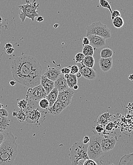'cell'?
<instances>
[{
    "mask_svg": "<svg viewBox=\"0 0 133 165\" xmlns=\"http://www.w3.org/2000/svg\"><path fill=\"white\" fill-rule=\"evenodd\" d=\"M11 72L15 81L29 88L40 83L42 66L33 56L23 55L15 58L11 63Z\"/></svg>",
    "mask_w": 133,
    "mask_h": 165,
    "instance_id": "obj_1",
    "label": "cell"
},
{
    "mask_svg": "<svg viewBox=\"0 0 133 165\" xmlns=\"http://www.w3.org/2000/svg\"><path fill=\"white\" fill-rule=\"evenodd\" d=\"M17 138L12 132L4 135L3 142L0 146V165H13L18 152Z\"/></svg>",
    "mask_w": 133,
    "mask_h": 165,
    "instance_id": "obj_2",
    "label": "cell"
},
{
    "mask_svg": "<svg viewBox=\"0 0 133 165\" xmlns=\"http://www.w3.org/2000/svg\"><path fill=\"white\" fill-rule=\"evenodd\" d=\"M88 145L81 142H75L73 144L70 148V153L69 154L72 165H78L81 160L84 161L85 160L89 159L87 152Z\"/></svg>",
    "mask_w": 133,
    "mask_h": 165,
    "instance_id": "obj_3",
    "label": "cell"
},
{
    "mask_svg": "<svg viewBox=\"0 0 133 165\" xmlns=\"http://www.w3.org/2000/svg\"><path fill=\"white\" fill-rule=\"evenodd\" d=\"M103 134H95L90 138V142L87 147V154L89 159H98L103 154L101 146V141Z\"/></svg>",
    "mask_w": 133,
    "mask_h": 165,
    "instance_id": "obj_4",
    "label": "cell"
},
{
    "mask_svg": "<svg viewBox=\"0 0 133 165\" xmlns=\"http://www.w3.org/2000/svg\"><path fill=\"white\" fill-rule=\"evenodd\" d=\"M26 4H22L19 6L21 12L19 14V17L22 22H24L26 18L31 19L32 21H34L36 17H38V8L39 5L38 4L36 0H33V2L31 3L30 0H26Z\"/></svg>",
    "mask_w": 133,
    "mask_h": 165,
    "instance_id": "obj_5",
    "label": "cell"
},
{
    "mask_svg": "<svg viewBox=\"0 0 133 165\" xmlns=\"http://www.w3.org/2000/svg\"><path fill=\"white\" fill-rule=\"evenodd\" d=\"M86 29V36L90 35H96L103 37L105 39H109L111 37V31L109 27L100 21H96L87 26Z\"/></svg>",
    "mask_w": 133,
    "mask_h": 165,
    "instance_id": "obj_6",
    "label": "cell"
},
{
    "mask_svg": "<svg viewBox=\"0 0 133 165\" xmlns=\"http://www.w3.org/2000/svg\"><path fill=\"white\" fill-rule=\"evenodd\" d=\"M47 92L43 87L39 84L33 88H30L27 90L26 95L27 100L38 102L42 98L47 97Z\"/></svg>",
    "mask_w": 133,
    "mask_h": 165,
    "instance_id": "obj_7",
    "label": "cell"
},
{
    "mask_svg": "<svg viewBox=\"0 0 133 165\" xmlns=\"http://www.w3.org/2000/svg\"><path fill=\"white\" fill-rule=\"evenodd\" d=\"M116 137L103 133L101 141L102 150L104 153L108 152L114 148L116 144Z\"/></svg>",
    "mask_w": 133,
    "mask_h": 165,
    "instance_id": "obj_8",
    "label": "cell"
},
{
    "mask_svg": "<svg viewBox=\"0 0 133 165\" xmlns=\"http://www.w3.org/2000/svg\"><path fill=\"white\" fill-rule=\"evenodd\" d=\"M74 94V91L70 88H69L66 90L59 92L57 100L61 103L66 109L71 104Z\"/></svg>",
    "mask_w": 133,
    "mask_h": 165,
    "instance_id": "obj_9",
    "label": "cell"
},
{
    "mask_svg": "<svg viewBox=\"0 0 133 165\" xmlns=\"http://www.w3.org/2000/svg\"><path fill=\"white\" fill-rule=\"evenodd\" d=\"M25 121L30 124H37L39 122L41 117L40 111L38 109H30L25 113Z\"/></svg>",
    "mask_w": 133,
    "mask_h": 165,
    "instance_id": "obj_10",
    "label": "cell"
},
{
    "mask_svg": "<svg viewBox=\"0 0 133 165\" xmlns=\"http://www.w3.org/2000/svg\"><path fill=\"white\" fill-rule=\"evenodd\" d=\"M90 40V45L92 46L94 50H97L104 46L106 44V39L100 36L90 35L87 36Z\"/></svg>",
    "mask_w": 133,
    "mask_h": 165,
    "instance_id": "obj_11",
    "label": "cell"
},
{
    "mask_svg": "<svg viewBox=\"0 0 133 165\" xmlns=\"http://www.w3.org/2000/svg\"><path fill=\"white\" fill-rule=\"evenodd\" d=\"M79 64L80 65L79 67V72L81 74V76L88 80H94L96 79L97 74L94 70L92 68L82 65L81 64Z\"/></svg>",
    "mask_w": 133,
    "mask_h": 165,
    "instance_id": "obj_12",
    "label": "cell"
},
{
    "mask_svg": "<svg viewBox=\"0 0 133 165\" xmlns=\"http://www.w3.org/2000/svg\"><path fill=\"white\" fill-rule=\"evenodd\" d=\"M54 86L55 88H56L59 92L66 90L68 89L66 79L64 77V75L61 74L57 78V79L54 82Z\"/></svg>",
    "mask_w": 133,
    "mask_h": 165,
    "instance_id": "obj_13",
    "label": "cell"
},
{
    "mask_svg": "<svg viewBox=\"0 0 133 165\" xmlns=\"http://www.w3.org/2000/svg\"><path fill=\"white\" fill-rule=\"evenodd\" d=\"M61 74V72L60 69L52 67L47 69L43 75L49 79L55 82Z\"/></svg>",
    "mask_w": 133,
    "mask_h": 165,
    "instance_id": "obj_14",
    "label": "cell"
},
{
    "mask_svg": "<svg viewBox=\"0 0 133 165\" xmlns=\"http://www.w3.org/2000/svg\"><path fill=\"white\" fill-rule=\"evenodd\" d=\"M99 64L102 71L104 72H108L112 68L113 59L112 57L108 58H100L99 60Z\"/></svg>",
    "mask_w": 133,
    "mask_h": 165,
    "instance_id": "obj_15",
    "label": "cell"
},
{
    "mask_svg": "<svg viewBox=\"0 0 133 165\" xmlns=\"http://www.w3.org/2000/svg\"><path fill=\"white\" fill-rule=\"evenodd\" d=\"M40 84L43 87L47 94H49L55 88L54 82L47 78L44 75H41Z\"/></svg>",
    "mask_w": 133,
    "mask_h": 165,
    "instance_id": "obj_16",
    "label": "cell"
},
{
    "mask_svg": "<svg viewBox=\"0 0 133 165\" xmlns=\"http://www.w3.org/2000/svg\"><path fill=\"white\" fill-rule=\"evenodd\" d=\"M65 109V108L62 104L61 103L59 102L58 100H56V102H55L53 106L49 107V111L50 113L56 115L61 113L62 112L63 110Z\"/></svg>",
    "mask_w": 133,
    "mask_h": 165,
    "instance_id": "obj_17",
    "label": "cell"
},
{
    "mask_svg": "<svg viewBox=\"0 0 133 165\" xmlns=\"http://www.w3.org/2000/svg\"><path fill=\"white\" fill-rule=\"evenodd\" d=\"M59 91L56 88H54L49 94L47 95L46 98L49 103V107L53 106V104L56 102L58 97Z\"/></svg>",
    "mask_w": 133,
    "mask_h": 165,
    "instance_id": "obj_18",
    "label": "cell"
},
{
    "mask_svg": "<svg viewBox=\"0 0 133 165\" xmlns=\"http://www.w3.org/2000/svg\"><path fill=\"white\" fill-rule=\"evenodd\" d=\"M119 165H133V153L124 155L120 160Z\"/></svg>",
    "mask_w": 133,
    "mask_h": 165,
    "instance_id": "obj_19",
    "label": "cell"
},
{
    "mask_svg": "<svg viewBox=\"0 0 133 165\" xmlns=\"http://www.w3.org/2000/svg\"><path fill=\"white\" fill-rule=\"evenodd\" d=\"M10 120L6 117L0 115V129L5 130L10 127Z\"/></svg>",
    "mask_w": 133,
    "mask_h": 165,
    "instance_id": "obj_20",
    "label": "cell"
},
{
    "mask_svg": "<svg viewBox=\"0 0 133 165\" xmlns=\"http://www.w3.org/2000/svg\"><path fill=\"white\" fill-rule=\"evenodd\" d=\"M81 64L89 68H92L95 64V59L92 56H85Z\"/></svg>",
    "mask_w": 133,
    "mask_h": 165,
    "instance_id": "obj_21",
    "label": "cell"
},
{
    "mask_svg": "<svg viewBox=\"0 0 133 165\" xmlns=\"http://www.w3.org/2000/svg\"><path fill=\"white\" fill-rule=\"evenodd\" d=\"M110 117L111 116L109 112H105L99 116L98 120L99 124L105 126L110 121Z\"/></svg>",
    "mask_w": 133,
    "mask_h": 165,
    "instance_id": "obj_22",
    "label": "cell"
},
{
    "mask_svg": "<svg viewBox=\"0 0 133 165\" xmlns=\"http://www.w3.org/2000/svg\"><path fill=\"white\" fill-rule=\"evenodd\" d=\"M66 82L69 88L73 89L74 86L77 84V83H78V80H77L76 75L70 73L69 77L66 79Z\"/></svg>",
    "mask_w": 133,
    "mask_h": 165,
    "instance_id": "obj_23",
    "label": "cell"
},
{
    "mask_svg": "<svg viewBox=\"0 0 133 165\" xmlns=\"http://www.w3.org/2000/svg\"><path fill=\"white\" fill-rule=\"evenodd\" d=\"M94 49L92 46L91 45H87L84 46V48L82 49V53L86 56H93L94 52Z\"/></svg>",
    "mask_w": 133,
    "mask_h": 165,
    "instance_id": "obj_24",
    "label": "cell"
},
{
    "mask_svg": "<svg viewBox=\"0 0 133 165\" xmlns=\"http://www.w3.org/2000/svg\"><path fill=\"white\" fill-rule=\"evenodd\" d=\"M113 55V52L110 48H104L100 52V58H108L112 57Z\"/></svg>",
    "mask_w": 133,
    "mask_h": 165,
    "instance_id": "obj_25",
    "label": "cell"
},
{
    "mask_svg": "<svg viewBox=\"0 0 133 165\" xmlns=\"http://www.w3.org/2000/svg\"><path fill=\"white\" fill-rule=\"evenodd\" d=\"M113 20V25L115 27L120 29L124 25V21L123 19L122 18L121 16L116 17L114 18Z\"/></svg>",
    "mask_w": 133,
    "mask_h": 165,
    "instance_id": "obj_26",
    "label": "cell"
},
{
    "mask_svg": "<svg viewBox=\"0 0 133 165\" xmlns=\"http://www.w3.org/2000/svg\"><path fill=\"white\" fill-rule=\"evenodd\" d=\"M39 106L42 109H48L49 107V103L46 98H43L38 102Z\"/></svg>",
    "mask_w": 133,
    "mask_h": 165,
    "instance_id": "obj_27",
    "label": "cell"
},
{
    "mask_svg": "<svg viewBox=\"0 0 133 165\" xmlns=\"http://www.w3.org/2000/svg\"><path fill=\"white\" fill-rule=\"evenodd\" d=\"M16 117L18 121H19L20 122H23L25 121L26 115L23 109H21L17 112Z\"/></svg>",
    "mask_w": 133,
    "mask_h": 165,
    "instance_id": "obj_28",
    "label": "cell"
},
{
    "mask_svg": "<svg viewBox=\"0 0 133 165\" xmlns=\"http://www.w3.org/2000/svg\"><path fill=\"white\" fill-rule=\"evenodd\" d=\"M99 4L100 6L104 8L108 9L110 11V13H112V10L111 8V6L110 5L109 2L107 1V0H99Z\"/></svg>",
    "mask_w": 133,
    "mask_h": 165,
    "instance_id": "obj_29",
    "label": "cell"
},
{
    "mask_svg": "<svg viewBox=\"0 0 133 165\" xmlns=\"http://www.w3.org/2000/svg\"><path fill=\"white\" fill-rule=\"evenodd\" d=\"M95 130L94 132L95 134H102L104 132V128L103 125L99 124L95 127Z\"/></svg>",
    "mask_w": 133,
    "mask_h": 165,
    "instance_id": "obj_30",
    "label": "cell"
},
{
    "mask_svg": "<svg viewBox=\"0 0 133 165\" xmlns=\"http://www.w3.org/2000/svg\"><path fill=\"white\" fill-rule=\"evenodd\" d=\"M84 57L85 55L82 53L79 52V53H77L75 55V58H74L75 63H77L82 64Z\"/></svg>",
    "mask_w": 133,
    "mask_h": 165,
    "instance_id": "obj_31",
    "label": "cell"
},
{
    "mask_svg": "<svg viewBox=\"0 0 133 165\" xmlns=\"http://www.w3.org/2000/svg\"><path fill=\"white\" fill-rule=\"evenodd\" d=\"M27 104H28V102L27 99L26 100L22 99L18 102V107L20 108V109H25L27 107Z\"/></svg>",
    "mask_w": 133,
    "mask_h": 165,
    "instance_id": "obj_32",
    "label": "cell"
},
{
    "mask_svg": "<svg viewBox=\"0 0 133 165\" xmlns=\"http://www.w3.org/2000/svg\"><path fill=\"white\" fill-rule=\"evenodd\" d=\"M83 165H97L98 163L96 160L91 159H87L85 160L84 162L82 163Z\"/></svg>",
    "mask_w": 133,
    "mask_h": 165,
    "instance_id": "obj_33",
    "label": "cell"
},
{
    "mask_svg": "<svg viewBox=\"0 0 133 165\" xmlns=\"http://www.w3.org/2000/svg\"><path fill=\"white\" fill-rule=\"evenodd\" d=\"M114 124L112 122H109L106 125H105V130L107 131H111L114 129Z\"/></svg>",
    "mask_w": 133,
    "mask_h": 165,
    "instance_id": "obj_34",
    "label": "cell"
},
{
    "mask_svg": "<svg viewBox=\"0 0 133 165\" xmlns=\"http://www.w3.org/2000/svg\"><path fill=\"white\" fill-rule=\"evenodd\" d=\"M70 73L73 74H76L79 72V67L78 65H73L70 67Z\"/></svg>",
    "mask_w": 133,
    "mask_h": 165,
    "instance_id": "obj_35",
    "label": "cell"
},
{
    "mask_svg": "<svg viewBox=\"0 0 133 165\" xmlns=\"http://www.w3.org/2000/svg\"><path fill=\"white\" fill-rule=\"evenodd\" d=\"M111 19L112 20L114 19V18H116L119 16H121V13L118 10H114L112 11V13L111 14Z\"/></svg>",
    "mask_w": 133,
    "mask_h": 165,
    "instance_id": "obj_36",
    "label": "cell"
},
{
    "mask_svg": "<svg viewBox=\"0 0 133 165\" xmlns=\"http://www.w3.org/2000/svg\"><path fill=\"white\" fill-rule=\"evenodd\" d=\"M70 68L68 67H65V68H62L61 69V74H70Z\"/></svg>",
    "mask_w": 133,
    "mask_h": 165,
    "instance_id": "obj_37",
    "label": "cell"
},
{
    "mask_svg": "<svg viewBox=\"0 0 133 165\" xmlns=\"http://www.w3.org/2000/svg\"><path fill=\"white\" fill-rule=\"evenodd\" d=\"M0 115L8 117L9 115L8 112L6 109L2 108L1 109H0Z\"/></svg>",
    "mask_w": 133,
    "mask_h": 165,
    "instance_id": "obj_38",
    "label": "cell"
},
{
    "mask_svg": "<svg viewBox=\"0 0 133 165\" xmlns=\"http://www.w3.org/2000/svg\"><path fill=\"white\" fill-rule=\"evenodd\" d=\"M90 44V40L87 37H84L82 40V45L85 46Z\"/></svg>",
    "mask_w": 133,
    "mask_h": 165,
    "instance_id": "obj_39",
    "label": "cell"
},
{
    "mask_svg": "<svg viewBox=\"0 0 133 165\" xmlns=\"http://www.w3.org/2000/svg\"><path fill=\"white\" fill-rule=\"evenodd\" d=\"M90 138L89 136H85L83 139V141H82V143H84V144H89V142H90Z\"/></svg>",
    "mask_w": 133,
    "mask_h": 165,
    "instance_id": "obj_40",
    "label": "cell"
},
{
    "mask_svg": "<svg viewBox=\"0 0 133 165\" xmlns=\"http://www.w3.org/2000/svg\"><path fill=\"white\" fill-rule=\"evenodd\" d=\"M14 52V49L13 47L6 49V52L8 55H11V54H13Z\"/></svg>",
    "mask_w": 133,
    "mask_h": 165,
    "instance_id": "obj_41",
    "label": "cell"
},
{
    "mask_svg": "<svg viewBox=\"0 0 133 165\" xmlns=\"http://www.w3.org/2000/svg\"><path fill=\"white\" fill-rule=\"evenodd\" d=\"M4 134L3 132H0V146L1 145L2 142H3L4 139Z\"/></svg>",
    "mask_w": 133,
    "mask_h": 165,
    "instance_id": "obj_42",
    "label": "cell"
},
{
    "mask_svg": "<svg viewBox=\"0 0 133 165\" xmlns=\"http://www.w3.org/2000/svg\"><path fill=\"white\" fill-rule=\"evenodd\" d=\"M13 47V44L11 43H7L5 45V47H4V48L5 49H8V48H12Z\"/></svg>",
    "mask_w": 133,
    "mask_h": 165,
    "instance_id": "obj_43",
    "label": "cell"
},
{
    "mask_svg": "<svg viewBox=\"0 0 133 165\" xmlns=\"http://www.w3.org/2000/svg\"><path fill=\"white\" fill-rule=\"evenodd\" d=\"M44 21V18L42 16H38V17L37 19V21H38V22H42V21Z\"/></svg>",
    "mask_w": 133,
    "mask_h": 165,
    "instance_id": "obj_44",
    "label": "cell"
},
{
    "mask_svg": "<svg viewBox=\"0 0 133 165\" xmlns=\"http://www.w3.org/2000/svg\"><path fill=\"white\" fill-rule=\"evenodd\" d=\"M10 84L11 85V86H14L16 84V82L14 81H10Z\"/></svg>",
    "mask_w": 133,
    "mask_h": 165,
    "instance_id": "obj_45",
    "label": "cell"
},
{
    "mask_svg": "<svg viewBox=\"0 0 133 165\" xmlns=\"http://www.w3.org/2000/svg\"><path fill=\"white\" fill-rule=\"evenodd\" d=\"M75 75H76V77H77V78H80L81 77V73L80 72H78V73H76Z\"/></svg>",
    "mask_w": 133,
    "mask_h": 165,
    "instance_id": "obj_46",
    "label": "cell"
},
{
    "mask_svg": "<svg viewBox=\"0 0 133 165\" xmlns=\"http://www.w3.org/2000/svg\"><path fill=\"white\" fill-rule=\"evenodd\" d=\"M128 79L130 80V81H132L133 80V74H130L128 76Z\"/></svg>",
    "mask_w": 133,
    "mask_h": 165,
    "instance_id": "obj_47",
    "label": "cell"
},
{
    "mask_svg": "<svg viewBox=\"0 0 133 165\" xmlns=\"http://www.w3.org/2000/svg\"><path fill=\"white\" fill-rule=\"evenodd\" d=\"M79 86L77 85V84L75 85L73 87V89H74V90H77L78 89Z\"/></svg>",
    "mask_w": 133,
    "mask_h": 165,
    "instance_id": "obj_48",
    "label": "cell"
},
{
    "mask_svg": "<svg viewBox=\"0 0 133 165\" xmlns=\"http://www.w3.org/2000/svg\"><path fill=\"white\" fill-rule=\"evenodd\" d=\"M17 112L16 111H14L13 112V117H16L17 116Z\"/></svg>",
    "mask_w": 133,
    "mask_h": 165,
    "instance_id": "obj_49",
    "label": "cell"
},
{
    "mask_svg": "<svg viewBox=\"0 0 133 165\" xmlns=\"http://www.w3.org/2000/svg\"><path fill=\"white\" fill-rule=\"evenodd\" d=\"M63 75H64V77L66 79H67L69 77V74H63Z\"/></svg>",
    "mask_w": 133,
    "mask_h": 165,
    "instance_id": "obj_50",
    "label": "cell"
},
{
    "mask_svg": "<svg viewBox=\"0 0 133 165\" xmlns=\"http://www.w3.org/2000/svg\"><path fill=\"white\" fill-rule=\"evenodd\" d=\"M58 26H59L58 24H55L54 25V28H57Z\"/></svg>",
    "mask_w": 133,
    "mask_h": 165,
    "instance_id": "obj_51",
    "label": "cell"
},
{
    "mask_svg": "<svg viewBox=\"0 0 133 165\" xmlns=\"http://www.w3.org/2000/svg\"><path fill=\"white\" fill-rule=\"evenodd\" d=\"M2 22V18L1 16H0V24H1Z\"/></svg>",
    "mask_w": 133,
    "mask_h": 165,
    "instance_id": "obj_52",
    "label": "cell"
},
{
    "mask_svg": "<svg viewBox=\"0 0 133 165\" xmlns=\"http://www.w3.org/2000/svg\"><path fill=\"white\" fill-rule=\"evenodd\" d=\"M1 26V25H0V37H1V35L2 34Z\"/></svg>",
    "mask_w": 133,
    "mask_h": 165,
    "instance_id": "obj_53",
    "label": "cell"
},
{
    "mask_svg": "<svg viewBox=\"0 0 133 165\" xmlns=\"http://www.w3.org/2000/svg\"><path fill=\"white\" fill-rule=\"evenodd\" d=\"M2 107H3V105L2 104L0 103V109H2Z\"/></svg>",
    "mask_w": 133,
    "mask_h": 165,
    "instance_id": "obj_54",
    "label": "cell"
},
{
    "mask_svg": "<svg viewBox=\"0 0 133 165\" xmlns=\"http://www.w3.org/2000/svg\"><path fill=\"white\" fill-rule=\"evenodd\" d=\"M0 132H3V130H2L1 129H0Z\"/></svg>",
    "mask_w": 133,
    "mask_h": 165,
    "instance_id": "obj_55",
    "label": "cell"
},
{
    "mask_svg": "<svg viewBox=\"0 0 133 165\" xmlns=\"http://www.w3.org/2000/svg\"><path fill=\"white\" fill-rule=\"evenodd\" d=\"M1 59H0V61H1Z\"/></svg>",
    "mask_w": 133,
    "mask_h": 165,
    "instance_id": "obj_56",
    "label": "cell"
}]
</instances>
